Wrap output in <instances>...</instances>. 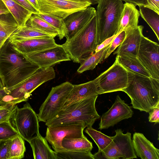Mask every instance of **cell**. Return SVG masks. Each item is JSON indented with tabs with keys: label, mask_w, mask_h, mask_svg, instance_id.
I'll use <instances>...</instances> for the list:
<instances>
[{
	"label": "cell",
	"mask_w": 159,
	"mask_h": 159,
	"mask_svg": "<svg viewBox=\"0 0 159 159\" xmlns=\"http://www.w3.org/2000/svg\"><path fill=\"white\" fill-rule=\"evenodd\" d=\"M40 69L16 50L9 38L0 48V77L9 92Z\"/></svg>",
	"instance_id": "1"
},
{
	"label": "cell",
	"mask_w": 159,
	"mask_h": 159,
	"mask_svg": "<svg viewBox=\"0 0 159 159\" xmlns=\"http://www.w3.org/2000/svg\"><path fill=\"white\" fill-rule=\"evenodd\" d=\"M128 72L127 86L122 91L130 98L133 108L149 113L159 104V80Z\"/></svg>",
	"instance_id": "2"
},
{
	"label": "cell",
	"mask_w": 159,
	"mask_h": 159,
	"mask_svg": "<svg viewBox=\"0 0 159 159\" xmlns=\"http://www.w3.org/2000/svg\"><path fill=\"white\" fill-rule=\"evenodd\" d=\"M98 95L74 103L61 110L54 117L45 123L47 126L82 123L86 127H92L100 118L95 108Z\"/></svg>",
	"instance_id": "3"
},
{
	"label": "cell",
	"mask_w": 159,
	"mask_h": 159,
	"mask_svg": "<svg viewBox=\"0 0 159 159\" xmlns=\"http://www.w3.org/2000/svg\"><path fill=\"white\" fill-rule=\"evenodd\" d=\"M74 62L93 54L98 45L96 15L73 37L61 45Z\"/></svg>",
	"instance_id": "4"
},
{
	"label": "cell",
	"mask_w": 159,
	"mask_h": 159,
	"mask_svg": "<svg viewBox=\"0 0 159 159\" xmlns=\"http://www.w3.org/2000/svg\"><path fill=\"white\" fill-rule=\"evenodd\" d=\"M96 12L98 45L117 34L124 7L122 0H98Z\"/></svg>",
	"instance_id": "5"
},
{
	"label": "cell",
	"mask_w": 159,
	"mask_h": 159,
	"mask_svg": "<svg viewBox=\"0 0 159 159\" xmlns=\"http://www.w3.org/2000/svg\"><path fill=\"white\" fill-rule=\"evenodd\" d=\"M10 120L19 135L28 142L40 134L37 114L28 102L21 108L16 105Z\"/></svg>",
	"instance_id": "6"
},
{
	"label": "cell",
	"mask_w": 159,
	"mask_h": 159,
	"mask_svg": "<svg viewBox=\"0 0 159 159\" xmlns=\"http://www.w3.org/2000/svg\"><path fill=\"white\" fill-rule=\"evenodd\" d=\"M73 85L66 81L52 88L39 109L37 114L39 121L46 123L57 115L61 110Z\"/></svg>",
	"instance_id": "7"
},
{
	"label": "cell",
	"mask_w": 159,
	"mask_h": 159,
	"mask_svg": "<svg viewBox=\"0 0 159 159\" xmlns=\"http://www.w3.org/2000/svg\"><path fill=\"white\" fill-rule=\"evenodd\" d=\"M39 13L64 19L70 14L93 5L88 0H36Z\"/></svg>",
	"instance_id": "8"
},
{
	"label": "cell",
	"mask_w": 159,
	"mask_h": 159,
	"mask_svg": "<svg viewBox=\"0 0 159 159\" xmlns=\"http://www.w3.org/2000/svg\"><path fill=\"white\" fill-rule=\"evenodd\" d=\"M97 78L99 94L122 91L127 86L128 72L116 59L113 65Z\"/></svg>",
	"instance_id": "9"
},
{
	"label": "cell",
	"mask_w": 159,
	"mask_h": 159,
	"mask_svg": "<svg viewBox=\"0 0 159 159\" xmlns=\"http://www.w3.org/2000/svg\"><path fill=\"white\" fill-rule=\"evenodd\" d=\"M110 143L101 152L102 158L130 159L137 158L133 147L131 133L124 134L120 129L115 130ZM99 152V151H98Z\"/></svg>",
	"instance_id": "10"
},
{
	"label": "cell",
	"mask_w": 159,
	"mask_h": 159,
	"mask_svg": "<svg viewBox=\"0 0 159 159\" xmlns=\"http://www.w3.org/2000/svg\"><path fill=\"white\" fill-rule=\"evenodd\" d=\"M86 127L82 123L48 126L45 138L55 152L62 151V141L65 139L82 138L84 136L83 131Z\"/></svg>",
	"instance_id": "11"
},
{
	"label": "cell",
	"mask_w": 159,
	"mask_h": 159,
	"mask_svg": "<svg viewBox=\"0 0 159 159\" xmlns=\"http://www.w3.org/2000/svg\"><path fill=\"white\" fill-rule=\"evenodd\" d=\"M159 45L143 35L137 57L151 75L159 80Z\"/></svg>",
	"instance_id": "12"
},
{
	"label": "cell",
	"mask_w": 159,
	"mask_h": 159,
	"mask_svg": "<svg viewBox=\"0 0 159 159\" xmlns=\"http://www.w3.org/2000/svg\"><path fill=\"white\" fill-rule=\"evenodd\" d=\"M56 74L52 67L39 69L8 94L15 98H21L27 101L31 93L43 83L54 78Z\"/></svg>",
	"instance_id": "13"
},
{
	"label": "cell",
	"mask_w": 159,
	"mask_h": 159,
	"mask_svg": "<svg viewBox=\"0 0 159 159\" xmlns=\"http://www.w3.org/2000/svg\"><path fill=\"white\" fill-rule=\"evenodd\" d=\"M30 60L38 65L41 69H46L61 62L71 60L61 45L40 51L25 55Z\"/></svg>",
	"instance_id": "14"
},
{
	"label": "cell",
	"mask_w": 159,
	"mask_h": 159,
	"mask_svg": "<svg viewBox=\"0 0 159 159\" xmlns=\"http://www.w3.org/2000/svg\"><path fill=\"white\" fill-rule=\"evenodd\" d=\"M133 113L131 107L118 95L111 107L101 116L99 129L113 127L121 121L131 117Z\"/></svg>",
	"instance_id": "15"
},
{
	"label": "cell",
	"mask_w": 159,
	"mask_h": 159,
	"mask_svg": "<svg viewBox=\"0 0 159 159\" xmlns=\"http://www.w3.org/2000/svg\"><path fill=\"white\" fill-rule=\"evenodd\" d=\"M96 10L89 6L86 8L74 12L64 19L66 27L65 37L69 39L76 34L88 21L96 15Z\"/></svg>",
	"instance_id": "16"
},
{
	"label": "cell",
	"mask_w": 159,
	"mask_h": 159,
	"mask_svg": "<svg viewBox=\"0 0 159 159\" xmlns=\"http://www.w3.org/2000/svg\"><path fill=\"white\" fill-rule=\"evenodd\" d=\"M54 38L50 36L17 40L9 39L13 47L16 50L25 55L56 46L57 44Z\"/></svg>",
	"instance_id": "17"
},
{
	"label": "cell",
	"mask_w": 159,
	"mask_h": 159,
	"mask_svg": "<svg viewBox=\"0 0 159 159\" xmlns=\"http://www.w3.org/2000/svg\"><path fill=\"white\" fill-rule=\"evenodd\" d=\"M143 28L142 25H138L134 28L125 30V38L113 54H116V56L137 57L141 38L143 35Z\"/></svg>",
	"instance_id": "18"
},
{
	"label": "cell",
	"mask_w": 159,
	"mask_h": 159,
	"mask_svg": "<svg viewBox=\"0 0 159 159\" xmlns=\"http://www.w3.org/2000/svg\"><path fill=\"white\" fill-rule=\"evenodd\" d=\"M97 78L79 84H74L61 109L72 104L99 95Z\"/></svg>",
	"instance_id": "19"
},
{
	"label": "cell",
	"mask_w": 159,
	"mask_h": 159,
	"mask_svg": "<svg viewBox=\"0 0 159 159\" xmlns=\"http://www.w3.org/2000/svg\"><path fill=\"white\" fill-rule=\"evenodd\" d=\"M132 141L137 156L142 159H159V150L142 133H134Z\"/></svg>",
	"instance_id": "20"
},
{
	"label": "cell",
	"mask_w": 159,
	"mask_h": 159,
	"mask_svg": "<svg viewBox=\"0 0 159 159\" xmlns=\"http://www.w3.org/2000/svg\"><path fill=\"white\" fill-rule=\"evenodd\" d=\"M29 143L34 159H57L56 152L51 149L45 137L40 134Z\"/></svg>",
	"instance_id": "21"
},
{
	"label": "cell",
	"mask_w": 159,
	"mask_h": 159,
	"mask_svg": "<svg viewBox=\"0 0 159 159\" xmlns=\"http://www.w3.org/2000/svg\"><path fill=\"white\" fill-rule=\"evenodd\" d=\"M140 16L139 11L134 5L129 2L124 4L117 34L128 28H134L138 25Z\"/></svg>",
	"instance_id": "22"
},
{
	"label": "cell",
	"mask_w": 159,
	"mask_h": 159,
	"mask_svg": "<svg viewBox=\"0 0 159 159\" xmlns=\"http://www.w3.org/2000/svg\"><path fill=\"white\" fill-rule=\"evenodd\" d=\"M116 59L118 63L128 71L141 75L151 77L137 57L116 56Z\"/></svg>",
	"instance_id": "23"
},
{
	"label": "cell",
	"mask_w": 159,
	"mask_h": 159,
	"mask_svg": "<svg viewBox=\"0 0 159 159\" xmlns=\"http://www.w3.org/2000/svg\"><path fill=\"white\" fill-rule=\"evenodd\" d=\"M19 27L10 13L1 15L0 19V48L11 34Z\"/></svg>",
	"instance_id": "24"
},
{
	"label": "cell",
	"mask_w": 159,
	"mask_h": 159,
	"mask_svg": "<svg viewBox=\"0 0 159 159\" xmlns=\"http://www.w3.org/2000/svg\"><path fill=\"white\" fill-rule=\"evenodd\" d=\"M2 0L12 15L19 27L25 26L28 20L33 14L14 0Z\"/></svg>",
	"instance_id": "25"
},
{
	"label": "cell",
	"mask_w": 159,
	"mask_h": 159,
	"mask_svg": "<svg viewBox=\"0 0 159 159\" xmlns=\"http://www.w3.org/2000/svg\"><path fill=\"white\" fill-rule=\"evenodd\" d=\"M61 143L63 151L90 152L93 148L92 143L85 136L81 138L64 139Z\"/></svg>",
	"instance_id": "26"
},
{
	"label": "cell",
	"mask_w": 159,
	"mask_h": 159,
	"mask_svg": "<svg viewBox=\"0 0 159 159\" xmlns=\"http://www.w3.org/2000/svg\"><path fill=\"white\" fill-rule=\"evenodd\" d=\"M110 44L82 61L80 63L77 72L79 73H81L88 70H93L98 64L101 63L105 59V57Z\"/></svg>",
	"instance_id": "27"
},
{
	"label": "cell",
	"mask_w": 159,
	"mask_h": 159,
	"mask_svg": "<svg viewBox=\"0 0 159 159\" xmlns=\"http://www.w3.org/2000/svg\"><path fill=\"white\" fill-rule=\"evenodd\" d=\"M25 26L40 30L54 38L58 36L57 30L36 14H32L26 22Z\"/></svg>",
	"instance_id": "28"
},
{
	"label": "cell",
	"mask_w": 159,
	"mask_h": 159,
	"mask_svg": "<svg viewBox=\"0 0 159 159\" xmlns=\"http://www.w3.org/2000/svg\"><path fill=\"white\" fill-rule=\"evenodd\" d=\"M141 17L152 29L159 40V14L144 5L138 6Z\"/></svg>",
	"instance_id": "29"
},
{
	"label": "cell",
	"mask_w": 159,
	"mask_h": 159,
	"mask_svg": "<svg viewBox=\"0 0 159 159\" xmlns=\"http://www.w3.org/2000/svg\"><path fill=\"white\" fill-rule=\"evenodd\" d=\"M50 36L40 30L25 26L19 27L9 38L11 40H17Z\"/></svg>",
	"instance_id": "30"
},
{
	"label": "cell",
	"mask_w": 159,
	"mask_h": 159,
	"mask_svg": "<svg viewBox=\"0 0 159 159\" xmlns=\"http://www.w3.org/2000/svg\"><path fill=\"white\" fill-rule=\"evenodd\" d=\"M26 151L24 139L19 135L11 139L8 159H21Z\"/></svg>",
	"instance_id": "31"
},
{
	"label": "cell",
	"mask_w": 159,
	"mask_h": 159,
	"mask_svg": "<svg viewBox=\"0 0 159 159\" xmlns=\"http://www.w3.org/2000/svg\"><path fill=\"white\" fill-rule=\"evenodd\" d=\"M84 131L95 143L98 147L99 152H101L105 148L112 139L113 137L107 136L94 129L92 127H87Z\"/></svg>",
	"instance_id": "32"
},
{
	"label": "cell",
	"mask_w": 159,
	"mask_h": 159,
	"mask_svg": "<svg viewBox=\"0 0 159 159\" xmlns=\"http://www.w3.org/2000/svg\"><path fill=\"white\" fill-rule=\"evenodd\" d=\"M36 14L57 30L58 32V36L60 40L65 37L66 27L63 19H57L40 13Z\"/></svg>",
	"instance_id": "33"
},
{
	"label": "cell",
	"mask_w": 159,
	"mask_h": 159,
	"mask_svg": "<svg viewBox=\"0 0 159 159\" xmlns=\"http://www.w3.org/2000/svg\"><path fill=\"white\" fill-rule=\"evenodd\" d=\"M57 159H94L91 152L62 151L56 152Z\"/></svg>",
	"instance_id": "34"
},
{
	"label": "cell",
	"mask_w": 159,
	"mask_h": 159,
	"mask_svg": "<svg viewBox=\"0 0 159 159\" xmlns=\"http://www.w3.org/2000/svg\"><path fill=\"white\" fill-rule=\"evenodd\" d=\"M19 135L10 120L0 123V141L11 139Z\"/></svg>",
	"instance_id": "35"
},
{
	"label": "cell",
	"mask_w": 159,
	"mask_h": 159,
	"mask_svg": "<svg viewBox=\"0 0 159 159\" xmlns=\"http://www.w3.org/2000/svg\"><path fill=\"white\" fill-rule=\"evenodd\" d=\"M125 35L126 32L125 30L116 34L110 44L105 57V59L107 58L112 52L121 43L125 38Z\"/></svg>",
	"instance_id": "36"
},
{
	"label": "cell",
	"mask_w": 159,
	"mask_h": 159,
	"mask_svg": "<svg viewBox=\"0 0 159 159\" xmlns=\"http://www.w3.org/2000/svg\"><path fill=\"white\" fill-rule=\"evenodd\" d=\"M16 106L10 104L0 106V123L10 120Z\"/></svg>",
	"instance_id": "37"
},
{
	"label": "cell",
	"mask_w": 159,
	"mask_h": 159,
	"mask_svg": "<svg viewBox=\"0 0 159 159\" xmlns=\"http://www.w3.org/2000/svg\"><path fill=\"white\" fill-rule=\"evenodd\" d=\"M11 140L0 141V159H8Z\"/></svg>",
	"instance_id": "38"
},
{
	"label": "cell",
	"mask_w": 159,
	"mask_h": 159,
	"mask_svg": "<svg viewBox=\"0 0 159 159\" xmlns=\"http://www.w3.org/2000/svg\"><path fill=\"white\" fill-rule=\"evenodd\" d=\"M26 100L21 98H15L7 94L5 95L0 101V105H3L8 104L16 105L17 103Z\"/></svg>",
	"instance_id": "39"
},
{
	"label": "cell",
	"mask_w": 159,
	"mask_h": 159,
	"mask_svg": "<svg viewBox=\"0 0 159 159\" xmlns=\"http://www.w3.org/2000/svg\"><path fill=\"white\" fill-rule=\"evenodd\" d=\"M149 121L155 124L159 122V104L152 109L149 112Z\"/></svg>",
	"instance_id": "40"
},
{
	"label": "cell",
	"mask_w": 159,
	"mask_h": 159,
	"mask_svg": "<svg viewBox=\"0 0 159 159\" xmlns=\"http://www.w3.org/2000/svg\"><path fill=\"white\" fill-rule=\"evenodd\" d=\"M14 0L33 14H37L39 13V11L35 8L28 0Z\"/></svg>",
	"instance_id": "41"
},
{
	"label": "cell",
	"mask_w": 159,
	"mask_h": 159,
	"mask_svg": "<svg viewBox=\"0 0 159 159\" xmlns=\"http://www.w3.org/2000/svg\"><path fill=\"white\" fill-rule=\"evenodd\" d=\"M145 6L159 14V0H147V4Z\"/></svg>",
	"instance_id": "42"
},
{
	"label": "cell",
	"mask_w": 159,
	"mask_h": 159,
	"mask_svg": "<svg viewBox=\"0 0 159 159\" xmlns=\"http://www.w3.org/2000/svg\"><path fill=\"white\" fill-rule=\"evenodd\" d=\"M116 34L115 35L112 36L106 39L101 43L98 45L95 49V52H98L103 48L110 44L116 36Z\"/></svg>",
	"instance_id": "43"
},
{
	"label": "cell",
	"mask_w": 159,
	"mask_h": 159,
	"mask_svg": "<svg viewBox=\"0 0 159 159\" xmlns=\"http://www.w3.org/2000/svg\"><path fill=\"white\" fill-rule=\"evenodd\" d=\"M125 2L131 3L135 6L143 5L145 6L147 4V0H122Z\"/></svg>",
	"instance_id": "44"
},
{
	"label": "cell",
	"mask_w": 159,
	"mask_h": 159,
	"mask_svg": "<svg viewBox=\"0 0 159 159\" xmlns=\"http://www.w3.org/2000/svg\"><path fill=\"white\" fill-rule=\"evenodd\" d=\"M10 13L5 5H0V15L7 14Z\"/></svg>",
	"instance_id": "45"
},
{
	"label": "cell",
	"mask_w": 159,
	"mask_h": 159,
	"mask_svg": "<svg viewBox=\"0 0 159 159\" xmlns=\"http://www.w3.org/2000/svg\"><path fill=\"white\" fill-rule=\"evenodd\" d=\"M9 92L5 87L4 88L0 90V101L5 95L8 94Z\"/></svg>",
	"instance_id": "46"
},
{
	"label": "cell",
	"mask_w": 159,
	"mask_h": 159,
	"mask_svg": "<svg viewBox=\"0 0 159 159\" xmlns=\"http://www.w3.org/2000/svg\"><path fill=\"white\" fill-rule=\"evenodd\" d=\"M28 0L38 11V6L36 0Z\"/></svg>",
	"instance_id": "47"
},
{
	"label": "cell",
	"mask_w": 159,
	"mask_h": 159,
	"mask_svg": "<svg viewBox=\"0 0 159 159\" xmlns=\"http://www.w3.org/2000/svg\"><path fill=\"white\" fill-rule=\"evenodd\" d=\"M91 2L93 5L98 4V0H88Z\"/></svg>",
	"instance_id": "48"
},
{
	"label": "cell",
	"mask_w": 159,
	"mask_h": 159,
	"mask_svg": "<svg viewBox=\"0 0 159 159\" xmlns=\"http://www.w3.org/2000/svg\"><path fill=\"white\" fill-rule=\"evenodd\" d=\"M4 88L5 87L4 86L3 83L0 77V90Z\"/></svg>",
	"instance_id": "49"
},
{
	"label": "cell",
	"mask_w": 159,
	"mask_h": 159,
	"mask_svg": "<svg viewBox=\"0 0 159 159\" xmlns=\"http://www.w3.org/2000/svg\"><path fill=\"white\" fill-rule=\"evenodd\" d=\"M5 4L2 0H0V5H3Z\"/></svg>",
	"instance_id": "50"
},
{
	"label": "cell",
	"mask_w": 159,
	"mask_h": 159,
	"mask_svg": "<svg viewBox=\"0 0 159 159\" xmlns=\"http://www.w3.org/2000/svg\"><path fill=\"white\" fill-rule=\"evenodd\" d=\"M0 18H1V15H0Z\"/></svg>",
	"instance_id": "51"
}]
</instances>
